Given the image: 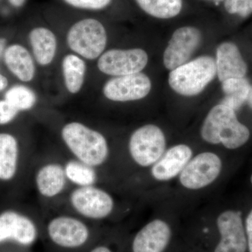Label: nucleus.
I'll use <instances>...</instances> for the list:
<instances>
[{
	"mask_svg": "<svg viewBox=\"0 0 252 252\" xmlns=\"http://www.w3.org/2000/svg\"><path fill=\"white\" fill-rule=\"evenodd\" d=\"M66 4L79 9L98 11L108 6L112 0H63Z\"/></svg>",
	"mask_w": 252,
	"mask_h": 252,
	"instance_id": "bb28decb",
	"label": "nucleus"
},
{
	"mask_svg": "<svg viewBox=\"0 0 252 252\" xmlns=\"http://www.w3.org/2000/svg\"><path fill=\"white\" fill-rule=\"evenodd\" d=\"M251 182H252V177H251Z\"/></svg>",
	"mask_w": 252,
	"mask_h": 252,
	"instance_id": "c9c22d12",
	"label": "nucleus"
},
{
	"mask_svg": "<svg viewBox=\"0 0 252 252\" xmlns=\"http://www.w3.org/2000/svg\"><path fill=\"white\" fill-rule=\"evenodd\" d=\"M29 41L34 61L39 65L47 66L56 57L57 37L54 32L44 27H37L29 33Z\"/></svg>",
	"mask_w": 252,
	"mask_h": 252,
	"instance_id": "aec40b11",
	"label": "nucleus"
},
{
	"mask_svg": "<svg viewBox=\"0 0 252 252\" xmlns=\"http://www.w3.org/2000/svg\"><path fill=\"white\" fill-rule=\"evenodd\" d=\"M213 1H223V0H213Z\"/></svg>",
	"mask_w": 252,
	"mask_h": 252,
	"instance_id": "f704fd0d",
	"label": "nucleus"
},
{
	"mask_svg": "<svg viewBox=\"0 0 252 252\" xmlns=\"http://www.w3.org/2000/svg\"><path fill=\"white\" fill-rule=\"evenodd\" d=\"M246 233L248 235L249 250L252 252V210L246 220Z\"/></svg>",
	"mask_w": 252,
	"mask_h": 252,
	"instance_id": "c85d7f7f",
	"label": "nucleus"
},
{
	"mask_svg": "<svg viewBox=\"0 0 252 252\" xmlns=\"http://www.w3.org/2000/svg\"><path fill=\"white\" fill-rule=\"evenodd\" d=\"M222 91L225 96L220 104L235 111L238 110L248 101L251 85L248 79L233 78L221 82Z\"/></svg>",
	"mask_w": 252,
	"mask_h": 252,
	"instance_id": "4be33fe9",
	"label": "nucleus"
},
{
	"mask_svg": "<svg viewBox=\"0 0 252 252\" xmlns=\"http://www.w3.org/2000/svg\"><path fill=\"white\" fill-rule=\"evenodd\" d=\"M9 1L13 6L20 7V6H23L26 0H9Z\"/></svg>",
	"mask_w": 252,
	"mask_h": 252,
	"instance_id": "473e14b6",
	"label": "nucleus"
},
{
	"mask_svg": "<svg viewBox=\"0 0 252 252\" xmlns=\"http://www.w3.org/2000/svg\"><path fill=\"white\" fill-rule=\"evenodd\" d=\"M221 167L219 156L212 152H203L190 159L186 165L180 173V183L190 190L203 189L217 180Z\"/></svg>",
	"mask_w": 252,
	"mask_h": 252,
	"instance_id": "9d476101",
	"label": "nucleus"
},
{
	"mask_svg": "<svg viewBox=\"0 0 252 252\" xmlns=\"http://www.w3.org/2000/svg\"><path fill=\"white\" fill-rule=\"evenodd\" d=\"M201 41V32L198 28L185 26L176 30L164 51V66L172 71L188 62Z\"/></svg>",
	"mask_w": 252,
	"mask_h": 252,
	"instance_id": "9b49d317",
	"label": "nucleus"
},
{
	"mask_svg": "<svg viewBox=\"0 0 252 252\" xmlns=\"http://www.w3.org/2000/svg\"><path fill=\"white\" fill-rule=\"evenodd\" d=\"M146 14L160 19H170L180 14L182 0H135Z\"/></svg>",
	"mask_w": 252,
	"mask_h": 252,
	"instance_id": "b1692460",
	"label": "nucleus"
},
{
	"mask_svg": "<svg viewBox=\"0 0 252 252\" xmlns=\"http://www.w3.org/2000/svg\"><path fill=\"white\" fill-rule=\"evenodd\" d=\"M4 63L8 69L23 82H30L35 76L34 59L28 50L20 44H13L5 49Z\"/></svg>",
	"mask_w": 252,
	"mask_h": 252,
	"instance_id": "6ab92c4d",
	"label": "nucleus"
},
{
	"mask_svg": "<svg viewBox=\"0 0 252 252\" xmlns=\"http://www.w3.org/2000/svg\"><path fill=\"white\" fill-rule=\"evenodd\" d=\"M217 74L220 82L233 78H243L248 72L238 46L233 42H223L217 49Z\"/></svg>",
	"mask_w": 252,
	"mask_h": 252,
	"instance_id": "a211bd4d",
	"label": "nucleus"
},
{
	"mask_svg": "<svg viewBox=\"0 0 252 252\" xmlns=\"http://www.w3.org/2000/svg\"><path fill=\"white\" fill-rule=\"evenodd\" d=\"M22 157L17 137L9 132H0V185H9L16 180Z\"/></svg>",
	"mask_w": 252,
	"mask_h": 252,
	"instance_id": "4468645a",
	"label": "nucleus"
},
{
	"mask_svg": "<svg viewBox=\"0 0 252 252\" xmlns=\"http://www.w3.org/2000/svg\"><path fill=\"white\" fill-rule=\"evenodd\" d=\"M216 75V61L211 56H203L172 70L168 83L177 94L191 97L200 94Z\"/></svg>",
	"mask_w": 252,
	"mask_h": 252,
	"instance_id": "7ed1b4c3",
	"label": "nucleus"
},
{
	"mask_svg": "<svg viewBox=\"0 0 252 252\" xmlns=\"http://www.w3.org/2000/svg\"><path fill=\"white\" fill-rule=\"evenodd\" d=\"M69 203L78 215L91 220H104L114 208L112 195L96 185L75 187L69 193Z\"/></svg>",
	"mask_w": 252,
	"mask_h": 252,
	"instance_id": "423d86ee",
	"label": "nucleus"
},
{
	"mask_svg": "<svg viewBox=\"0 0 252 252\" xmlns=\"http://www.w3.org/2000/svg\"><path fill=\"white\" fill-rule=\"evenodd\" d=\"M193 156L186 144L174 146L165 152L152 166L151 172L155 180L168 181L180 175Z\"/></svg>",
	"mask_w": 252,
	"mask_h": 252,
	"instance_id": "f3484780",
	"label": "nucleus"
},
{
	"mask_svg": "<svg viewBox=\"0 0 252 252\" xmlns=\"http://www.w3.org/2000/svg\"><path fill=\"white\" fill-rule=\"evenodd\" d=\"M152 90V81L142 72L122 77H114L104 84V97L114 102H131L148 95Z\"/></svg>",
	"mask_w": 252,
	"mask_h": 252,
	"instance_id": "f8f14e48",
	"label": "nucleus"
},
{
	"mask_svg": "<svg viewBox=\"0 0 252 252\" xmlns=\"http://www.w3.org/2000/svg\"><path fill=\"white\" fill-rule=\"evenodd\" d=\"M247 102H248L249 105L252 109V86L251 87V90H250V94H249V97L248 99V101Z\"/></svg>",
	"mask_w": 252,
	"mask_h": 252,
	"instance_id": "72a5a7b5",
	"label": "nucleus"
},
{
	"mask_svg": "<svg viewBox=\"0 0 252 252\" xmlns=\"http://www.w3.org/2000/svg\"><path fill=\"white\" fill-rule=\"evenodd\" d=\"M171 234L166 222L152 220L136 234L132 244V252H163L170 243Z\"/></svg>",
	"mask_w": 252,
	"mask_h": 252,
	"instance_id": "2eb2a0df",
	"label": "nucleus"
},
{
	"mask_svg": "<svg viewBox=\"0 0 252 252\" xmlns=\"http://www.w3.org/2000/svg\"><path fill=\"white\" fill-rule=\"evenodd\" d=\"M4 99L20 112L31 110L37 102V97L34 91L24 85L12 86L5 94Z\"/></svg>",
	"mask_w": 252,
	"mask_h": 252,
	"instance_id": "393cba45",
	"label": "nucleus"
},
{
	"mask_svg": "<svg viewBox=\"0 0 252 252\" xmlns=\"http://www.w3.org/2000/svg\"><path fill=\"white\" fill-rule=\"evenodd\" d=\"M224 7L230 14L246 18L252 14V0H225Z\"/></svg>",
	"mask_w": 252,
	"mask_h": 252,
	"instance_id": "a878e982",
	"label": "nucleus"
},
{
	"mask_svg": "<svg viewBox=\"0 0 252 252\" xmlns=\"http://www.w3.org/2000/svg\"><path fill=\"white\" fill-rule=\"evenodd\" d=\"M200 133L205 142L220 143L229 149L242 147L250 135L248 127L239 122L235 111L221 104L212 107L209 112Z\"/></svg>",
	"mask_w": 252,
	"mask_h": 252,
	"instance_id": "f03ea898",
	"label": "nucleus"
},
{
	"mask_svg": "<svg viewBox=\"0 0 252 252\" xmlns=\"http://www.w3.org/2000/svg\"><path fill=\"white\" fill-rule=\"evenodd\" d=\"M46 233L56 246L64 249L81 248L89 241L91 231L85 222L70 215H59L48 222Z\"/></svg>",
	"mask_w": 252,
	"mask_h": 252,
	"instance_id": "1a4fd4ad",
	"label": "nucleus"
},
{
	"mask_svg": "<svg viewBox=\"0 0 252 252\" xmlns=\"http://www.w3.org/2000/svg\"><path fill=\"white\" fill-rule=\"evenodd\" d=\"M166 139L161 129L147 124L132 132L129 140V153L135 163L142 167L153 165L165 153Z\"/></svg>",
	"mask_w": 252,
	"mask_h": 252,
	"instance_id": "39448f33",
	"label": "nucleus"
},
{
	"mask_svg": "<svg viewBox=\"0 0 252 252\" xmlns=\"http://www.w3.org/2000/svg\"><path fill=\"white\" fill-rule=\"evenodd\" d=\"M61 136L73 158L95 168L108 159V142L95 129L81 122H71L63 126Z\"/></svg>",
	"mask_w": 252,
	"mask_h": 252,
	"instance_id": "f257e3e1",
	"label": "nucleus"
},
{
	"mask_svg": "<svg viewBox=\"0 0 252 252\" xmlns=\"http://www.w3.org/2000/svg\"><path fill=\"white\" fill-rule=\"evenodd\" d=\"M8 86V79L0 74V91L4 90Z\"/></svg>",
	"mask_w": 252,
	"mask_h": 252,
	"instance_id": "7c9ffc66",
	"label": "nucleus"
},
{
	"mask_svg": "<svg viewBox=\"0 0 252 252\" xmlns=\"http://www.w3.org/2000/svg\"><path fill=\"white\" fill-rule=\"evenodd\" d=\"M6 40L4 37H0V57L4 55L6 49Z\"/></svg>",
	"mask_w": 252,
	"mask_h": 252,
	"instance_id": "2f4dec72",
	"label": "nucleus"
},
{
	"mask_svg": "<svg viewBox=\"0 0 252 252\" xmlns=\"http://www.w3.org/2000/svg\"><path fill=\"white\" fill-rule=\"evenodd\" d=\"M66 41L74 54L86 60L98 59L107 44V33L100 21L85 18L74 23L67 32Z\"/></svg>",
	"mask_w": 252,
	"mask_h": 252,
	"instance_id": "20e7f679",
	"label": "nucleus"
},
{
	"mask_svg": "<svg viewBox=\"0 0 252 252\" xmlns=\"http://www.w3.org/2000/svg\"><path fill=\"white\" fill-rule=\"evenodd\" d=\"M63 165L68 183L76 187H89L97 184V172L95 167L75 158L67 160Z\"/></svg>",
	"mask_w": 252,
	"mask_h": 252,
	"instance_id": "5701e85b",
	"label": "nucleus"
},
{
	"mask_svg": "<svg viewBox=\"0 0 252 252\" xmlns=\"http://www.w3.org/2000/svg\"><path fill=\"white\" fill-rule=\"evenodd\" d=\"M20 112L6 99L0 100V126L7 125L18 117Z\"/></svg>",
	"mask_w": 252,
	"mask_h": 252,
	"instance_id": "cd10ccee",
	"label": "nucleus"
},
{
	"mask_svg": "<svg viewBox=\"0 0 252 252\" xmlns=\"http://www.w3.org/2000/svg\"><path fill=\"white\" fill-rule=\"evenodd\" d=\"M144 50L110 49L104 51L97 59V68L101 72L112 77H122L142 72L148 63Z\"/></svg>",
	"mask_w": 252,
	"mask_h": 252,
	"instance_id": "6e6552de",
	"label": "nucleus"
},
{
	"mask_svg": "<svg viewBox=\"0 0 252 252\" xmlns=\"http://www.w3.org/2000/svg\"><path fill=\"white\" fill-rule=\"evenodd\" d=\"M37 238V226L27 214L16 208L0 211V245L11 243L30 247Z\"/></svg>",
	"mask_w": 252,
	"mask_h": 252,
	"instance_id": "0eeeda50",
	"label": "nucleus"
},
{
	"mask_svg": "<svg viewBox=\"0 0 252 252\" xmlns=\"http://www.w3.org/2000/svg\"><path fill=\"white\" fill-rule=\"evenodd\" d=\"M220 240L215 252H245L248 240L242 221L241 213L228 210L217 219Z\"/></svg>",
	"mask_w": 252,
	"mask_h": 252,
	"instance_id": "ddd939ff",
	"label": "nucleus"
},
{
	"mask_svg": "<svg viewBox=\"0 0 252 252\" xmlns=\"http://www.w3.org/2000/svg\"><path fill=\"white\" fill-rule=\"evenodd\" d=\"M89 252H113L107 247L104 246V245H99V246L94 247Z\"/></svg>",
	"mask_w": 252,
	"mask_h": 252,
	"instance_id": "c756f323",
	"label": "nucleus"
},
{
	"mask_svg": "<svg viewBox=\"0 0 252 252\" xmlns=\"http://www.w3.org/2000/svg\"><path fill=\"white\" fill-rule=\"evenodd\" d=\"M68 181L64 165L59 162H48L36 170L34 185L41 196L46 199L56 198L67 187Z\"/></svg>",
	"mask_w": 252,
	"mask_h": 252,
	"instance_id": "dca6fc26",
	"label": "nucleus"
},
{
	"mask_svg": "<svg viewBox=\"0 0 252 252\" xmlns=\"http://www.w3.org/2000/svg\"><path fill=\"white\" fill-rule=\"evenodd\" d=\"M62 72L68 92L79 93L85 81L86 64L84 59L74 54L66 55L62 61Z\"/></svg>",
	"mask_w": 252,
	"mask_h": 252,
	"instance_id": "412c9836",
	"label": "nucleus"
}]
</instances>
